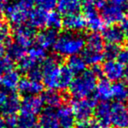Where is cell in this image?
<instances>
[{"mask_svg":"<svg viewBox=\"0 0 128 128\" xmlns=\"http://www.w3.org/2000/svg\"><path fill=\"white\" fill-rule=\"evenodd\" d=\"M127 86L122 82H116L112 84V98L117 100V102H121L126 99L127 96Z\"/></svg>","mask_w":128,"mask_h":128,"instance_id":"obj_30","label":"cell"},{"mask_svg":"<svg viewBox=\"0 0 128 128\" xmlns=\"http://www.w3.org/2000/svg\"><path fill=\"white\" fill-rule=\"evenodd\" d=\"M14 128H22V127H21V126H20L18 124V126H17L16 127H14Z\"/></svg>","mask_w":128,"mask_h":128,"instance_id":"obj_51","label":"cell"},{"mask_svg":"<svg viewBox=\"0 0 128 128\" xmlns=\"http://www.w3.org/2000/svg\"><path fill=\"white\" fill-rule=\"evenodd\" d=\"M102 37L104 41H105L107 44L117 46L122 44L126 39L120 27L117 26H109L106 28H104Z\"/></svg>","mask_w":128,"mask_h":128,"instance_id":"obj_17","label":"cell"},{"mask_svg":"<svg viewBox=\"0 0 128 128\" xmlns=\"http://www.w3.org/2000/svg\"><path fill=\"white\" fill-rule=\"evenodd\" d=\"M57 0H34V4L37 8L45 12H51L56 7Z\"/></svg>","mask_w":128,"mask_h":128,"instance_id":"obj_34","label":"cell"},{"mask_svg":"<svg viewBox=\"0 0 128 128\" xmlns=\"http://www.w3.org/2000/svg\"><path fill=\"white\" fill-rule=\"evenodd\" d=\"M18 124L22 128H32L36 124V117L20 114L18 117Z\"/></svg>","mask_w":128,"mask_h":128,"instance_id":"obj_35","label":"cell"},{"mask_svg":"<svg viewBox=\"0 0 128 128\" xmlns=\"http://www.w3.org/2000/svg\"><path fill=\"white\" fill-rule=\"evenodd\" d=\"M62 22L63 18L62 16L58 12H48L46 14V26L49 29L53 30H58L60 27H62Z\"/></svg>","mask_w":128,"mask_h":128,"instance_id":"obj_29","label":"cell"},{"mask_svg":"<svg viewBox=\"0 0 128 128\" xmlns=\"http://www.w3.org/2000/svg\"><path fill=\"white\" fill-rule=\"evenodd\" d=\"M39 62H37L36 60H32V58L26 55L24 58H22L20 62H18V70L22 73H28L29 71L34 68L35 67L38 66Z\"/></svg>","mask_w":128,"mask_h":128,"instance_id":"obj_31","label":"cell"},{"mask_svg":"<svg viewBox=\"0 0 128 128\" xmlns=\"http://www.w3.org/2000/svg\"><path fill=\"white\" fill-rule=\"evenodd\" d=\"M6 126L7 128H14L18 126V116H9L4 118Z\"/></svg>","mask_w":128,"mask_h":128,"instance_id":"obj_41","label":"cell"},{"mask_svg":"<svg viewBox=\"0 0 128 128\" xmlns=\"http://www.w3.org/2000/svg\"><path fill=\"white\" fill-rule=\"evenodd\" d=\"M18 90L21 95L24 96H38L44 90V84L40 81H34L26 77L21 78Z\"/></svg>","mask_w":128,"mask_h":128,"instance_id":"obj_11","label":"cell"},{"mask_svg":"<svg viewBox=\"0 0 128 128\" xmlns=\"http://www.w3.org/2000/svg\"><path fill=\"white\" fill-rule=\"evenodd\" d=\"M121 49L119 46L117 45H110L107 44L104 48V56L106 58L107 60H116L118 56L119 53H120Z\"/></svg>","mask_w":128,"mask_h":128,"instance_id":"obj_33","label":"cell"},{"mask_svg":"<svg viewBox=\"0 0 128 128\" xmlns=\"http://www.w3.org/2000/svg\"><path fill=\"white\" fill-rule=\"evenodd\" d=\"M95 98L101 102H108L112 98V84L106 79H101L98 81L95 89Z\"/></svg>","mask_w":128,"mask_h":128,"instance_id":"obj_23","label":"cell"},{"mask_svg":"<svg viewBox=\"0 0 128 128\" xmlns=\"http://www.w3.org/2000/svg\"><path fill=\"white\" fill-rule=\"evenodd\" d=\"M32 128H41V127L39 126V124H35V126H32Z\"/></svg>","mask_w":128,"mask_h":128,"instance_id":"obj_50","label":"cell"},{"mask_svg":"<svg viewBox=\"0 0 128 128\" xmlns=\"http://www.w3.org/2000/svg\"><path fill=\"white\" fill-rule=\"evenodd\" d=\"M74 76L75 74L66 65H60L56 77V84H55L56 90H64L68 89L75 77Z\"/></svg>","mask_w":128,"mask_h":128,"instance_id":"obj_20","label":"cell"},{"mask_svg":"<svg viewBox=\"0 0 128 128\" xmlns=\"http://www.w3.org/2000/svg\"><path fill=\"white\" fill-rule=\"evenodd\" d=\"M67 67L73 72L74 74H79L82 73L84 71L86 70V64L85 60H84L82 56L80 55H74V56H70L68 58L67 60Z\"/></svg>","mask_w":128,"mask_h":128,"instance_id":"obj_27","label":"cell"},{"mask_svg":"<svg viewBox=\"0 0 128 128\" xmlns=\"http://www.w3.org/2000/svg\"><path fill=\"white\" fill-rule=\"evenodd\" d=\"M28 56L37 62H41L46 57V52L42 48L35 45L34 46H31L30 49L28 50Z\"/></svg>","mask_w":128,"mask_h":128,"instance_id":"obj_32","label":"cell"},{"mask_svg":"<svg viewBox=\"0 0 128 128\" xmlns=\"http://www.w3.org/2000/svg\"><path fill=\"white\" fill-rule=\"evenodd\" d=\"M82 53V57L85 60L86 64L87 65H90V66H98L104 60V59L103 52L92 51V50L85 48Z\"/></svg>","mask_w":128,"mask_h":128,"instance_id":"obj_28","label":"cell"},{"mask_svg":"<svg viewBox=\"0 0 128 128\" xmlns=\"http://www.w3.org/2000/svg\"><path fill=\"white\" fill-rule=\"evenodd\" d=\"M126 50H127V51H128V45H127V49H126Z\"/></svg>","mask_w":128,"mask_h":128,"instance_id":"obj_53","label":"cell"},{"mask_svg":"<svg viewBox=\"0 0 128 128\" xmlns=\"http://www.w3.org/2000/svg\"><path fill=\"white\" fill-rule=\"evenodd\" d=\"M104 41L102 35L98 32H91L86 37L85 46L87 49L96 52H103L104 48Z\"/></svg>","mask_w":128,"mask_h":128,"instance_id":"obj_26","label":"cell"},{"mask_svg":"<svg viewBox=\"0 0 128 128\" xmlns=\"http://www.w3.org/2000/svg\"><path fill=\"white\" fill-rule=\"evenodd\" d=\"M27 76H28V78L32 79V80L34 81H40L42 80L43 76H42V72H41V70L40 68V65H38L37 67H35L34 68H32L31 71H29L27 73Z\"/></svg>","mask_w":128,"mask_h":128,"instance_id":"obj_39","label":"cell"},{"mask_svg":"<svg viewBox=\"0 0 128 128\" xmlns=\"http://www.w3.org/2000/svg\"><path fill=\"white\" fill-rule=\"evenodd\" d=\"M4 43L1 42L0 41V56H2V55H4V52H6V46H4Z\"/></svg>","mask_w":128,"mask_h":128,"instance_id":"obj_46","label":"cell"},{"mask_svg":"<svg viewBox=\"0 0 128 128\" xmlns=\"http://www.w3.org/2000/svg\"><path fill=\"white\" fill-rule=\"evenodd\" d=\"M8 96H9V94H8L7 91L3 89V88H0V110H1L3 105L6 103Z\"/></svg>","mask_w":128,"mask_h":128,"instance_id":"obj_45","label":"cell"},{"mask_svg":"<svg viewBox=\"0 0 128 128\" xmlns=\"http://www.w3.org/2000/svg\"><path fill=\"white\" fill-rule=\"evenodd\" d=\"M10 30L7 24L4 22V18L0 17V41L3 43H7L9 40Z\"/></svg>","mask_w":128,"mask_h":128,"instance_id":"obj_37","label":"cell"},{"mask_svg":"<svg viewBox=\"0 0 128 128\" xmlns=\"http://www.w3.org/2000/svg\"><path fill=\"white\" fill-rule=\"evenodd\" d=\"M110 126L112 128H128V108L121 102L110 104Z\"/></svg>","mask_w":128,"mask_h":128,"instance_id":"obj_6","label":"cell"},{"mask_svg":"<svg viewBox=\"0 0 128 128\" xmlns=\"http://www.w3.org/2000/svg\"><path fill=\"white\" fill-rule=\"evenodd\" d=\"M96 120L104 128L110 126V104L108 102H100L96 105L94 110Z\"/></svg>","mask_w":128,"mask_h":128,"instance_id":"obj_18","label":"cell"},{"mask_svg":"<svg viewBox=\"0 0 128 128\" xmlns=\"http://www.w3.org/2000/svg\"><path fill=\"white\" fill-rule=\"evenodd\" d=\"M124 67L117 60H107L101 68V74L110 82H120L124 78Z\"/></svg>","mask_w":128,"mask_h":128,"instance_id":"obj_7","label":"cell"},{"mask_svg":"<svg viewBox=\"0 0 128 128\" xmlns=\"http://www.w3.org/2000/svg\"><path fill=\"white\" fill-rule=\"evenodd\" d=\"M126 12L124 9L112 4H106L101 9V17L104 24L110 26H115L126 18Z\"/></svg>","mask_w":128,"mask_h":128,"instance_id":"obj_9","label":"cell"},{"mask_svg":"<svg viewBox=\"0 0 128 128\" xmlns=\"http://www.w3.org/2000/svg\"><path fill=\"white\" fill-rule=\"evenodd\" d=\"M96 105V100L88 98L75 99L71 103L70 106L76 120H77L78 122H84L90 119V118L94 114Z\"/></svg>","mask_w":128,"mask_h":128,"instance_id":"obj_4","label":"cell"},{"mask_svg":"<svg viewBox=\"0 0 128 128\" xmlns=\"http://www.w3.org/2000/svg\"><path fill=\"white\" fill-rule=\"evenodd\" d=\"M20 80V73L18 70L12 68L0 77V84L6 91H14L15 90H18Z\"/></svg>","mask_w":128,"mask_h":128,"instance_id":"obj_16","label":"cell"},{"mask_svg":"<svg viewBox=\"0 0 128 128\" xmlns=\"http://www.w3.org/2000/svg\"><path fill=\"white\" fill-rule=\"evenodd\" d=\"M9 3H11V0H0V8H2L3 6H6Z\"/></svg>","mask_w":128,"mask_h":128,"instance_id":"obj_48","label":"cell"},{"mask_svg":"<svg viewBox=\"0 0 128 128\" xmlns=\"http://www.w3.org/2000/svg\"><path fill=\"white\" fill-rule=\"evenodd\" d=\"M44 104L50 109H56L60 107L64 103V96L60 92L55 90H48L43 93L41 96Z\"/></svg>","mask_w":128,"mask_h":128,"instance_id":"obj_22","label":"cell"},{"mask_svg":"<svg viewBox=\"0 0 128 128\" xmlns=\"http://www.w3.org/2000/svg\"><path fill=\"white\" fill-rule=\"evenodd\" d=\"M82 7V0H57L56 8L58 12L63 16L76 14Z\"/></svg>","mask_w":128,"mask_h":128,"instance_id":"obj_15","label":"cell"},{"mask_svg":"<svg viewBox=\"0 0 128 128\" xmlns=\"http://www.w3.org/2000/svg\"><path fill=\"white\" fill-rule=\"evenodd\" d=\"M84 18L86 21V27L91 32H98L104 30V22L101 15L96 12V9L90 6H84Z\"/></svg>","mask_w":128,"mask_h":128,"instance_id":"obj_10","label":"cell"},{"mask_svg":"<svg viewBox=\"0 0 128 128\" xmlns=\"http://www.w3.org/2000/svg\"><path fill=\"white\" fill-rule=\"evenodd\" d=\"M82 6H90L95 9H102L106 4L107 0H82Z\"/></svg>","mask_w":128,"mask_h":128,"instance_id":"obj_38","label":"cell"},{"mask_svg":"<svg viewBox=\"0 0 128 128\" xmlns=\"http://www.w3.org/2000/svg\"><path fill=\"white\" fill-rule=\"evenodd\" d=\"M58 36V32L56 30L48 28L46 30L40 31L39 34H36L34 41L37 46L46 50L48 48H54Z\"/></svg>","mask_w":128,"mask_h":128,"instance_id":"obj_13","label":"cell"},{"mask_svg":"<svg viewBox=\"0 0 128 128\" xmlns=\"http://www.w3.org/2000/svg\"><path fill=\"white\" fill-rule=\"evenodd\" d=\"M0 128H6L4 118L1 115H0Z\"/></svg>","mask_w":128,"mask_h":128,"instance_id":"obj_47","label":"cell"},{"mask_svg":"<svg viewBox=\"0 0 128 128\" xmlns=\"http://www.w3.org/2000/svg\"><path fill=\"white\" fill-rule=\"evenodd\" d=\"M44 103L39 96H24L21 100V106H20V114L26 116L36 117L38 114H40L43 110Z\"/></svg>","mask_w":128,"mask_h":128,"instance_id":"obj_8","label":"cell"},{"mask_svg":"<svg viewBox=\"0 0 128 128\" xmlns=\"http://www.w3.org/2000/svg\"><path fill=\"white\" fill-rule=\"evenodd\" d=\"M118 62H119L124 67L128 68V51L127 50H121L118 56Z\"/></svg>","mask_w":128,"mask_h":128,"instance_id":"obj_42","label":"cell"},{"mask_svg":"<svg viewBox=\"0 0 128 128\" xmlns=\"http://www.w3.org/2000/svg\"><path fill=\"white\" fill-rule=\"evenodd\" d=\"M99 73H101V68L96 66L93 70H86L77 75L68 88L70 94L76 99L88 98L95 91Z\"/></svg>","mask_w":128,"mask_h":128,"instance_id":"obj_1","label":"cell"},{"mask_svg":"<svg viewBox=\"0 0 128 128\" xmlns=\"http://www.w3.org/2000/svg\"><path fill=\"white\" fill-rule=\"evenodd\" d=\"M56 114L60 128H74L76 124V118L70 105L63 104L58 108Z\"/></svg>","mask_w":128,"mask_h":128,"instance_id":"obj_14","label":"cell"},{"mask_svg":"<svg viewBox=\"0 0 128 128\" xmlns=\"http://www.w3.org/2000/svg\"><path fill=\"white\" fill-rule=\"evenodd\" d=\"M48 12H45L40 8L32 9L29 13V25L35 29H42L46 26V20Z\"/></svg>","mask_w":128,"mask_h":128,"instance_id":"obj_24","label":"cell"},{"mask_svg":"<svg viewBox=\"0 0 128 128\" xmlns=\"http://www.w3.org/2000/svg\"><path fill=\"white\" fill-rule=\"evenodd\" d=\"M36 31L35 28L31 26L29 24H23L21 26L14 27L13 38L14 41L25 48L32 46L35 40Z\"/></svg>","mask_w":128,"mask_h":128,"instance_id":"obj_5","label":"cell"},{"mask_svg":"<svg viewBox=\"0 0 128 128\" xmlns=\"http://www.w3.org/2000/svg\"><path fill=\"white\" fill-rule=\"evenodd\" d=\"M85 48V39L84 36L75 32H64L58 36L54 46V51L58 56L70 57L78 55Z\"/></svg>","mask_w":128,"mask_h":128,"instance_id":"obj_2","label":"cell"},{"mask_svg":"<svg viewBox=\"0 0 128 128\" xmlns=\"http://www.w3.org/2000/svg\"><path fill=\"white\" fill-rule=\"evenodd\" d=\"M6 52L7 56L12 62H20L26 55V48L21 46L15 41H8L6 44Z\"/></svg>","mask_w":128,"mask_h":128,"instance_id":"obj_25","label":"cell"},{"mask_svg":"<svg viewBox=\"0 0 128 128\" xmlns=\"http://www.w3.org/2000/svg\"><path fill=\"white\" fill-rule=\"evenodd\" d=\"M13 68V62L6 55L0 56V77L4 73Z\"/></svg>","mask_w":128,"mask_h":128,"instance_id":"obj_36","label":"cell"},{"mask_svg":"<svg viewBox=\"0 0 128 128\" xmlns=\"http://www.w3.org/2000/svg\"><path fill=\"white\" fill-rule=\"evenodd\" d=\"M124 77L126 78V80L127 81V82H128V68H126V70H124Z\"/></svg>","mask_w":128,"mask_h":128,"instance_id":"obj_49","label":"cell"},{"mask_svg":"<svg viewBox=\"0 0 128 128\" xmlns=\"http://www.w3.org/2000/svg\"><path fill=\"white\" fill-rule=\"evenodd\" d=\"M39 126L41 128H60L56 112L50 108L43 110L40 114Z\"/></svg>","mask_w":128,"mask_h":128,"instance_id":"obj_21","label":"cell"},{"mask_svg":"<svg viewBox=\"0 0 128 128\" xmlns=\"http://www.w3.org/2000/svg\"><path fill=\"white\" fill-rule=\"evenodd\" d=\"M62 26L68 32L78 34L86 28L85 18L82 15L79 14V13L66 16L63 18Z\"/></svg>","mask_w":128,"mask_h":128,"instance_id":"obj_12","label":"cell"},{"mask_svg":"<svg viewBox=\"0 0 128 128\" xmlns=\"http://www.w3.org/2000/svg\"><path fill=\"white\" fill-rule=\"evenodd\" d=\"M126 99H127V101H128V90H127V96H126Z\"/></svg>","mask_w":128,"mask_h":128,"instance_id":"obj_52","label":"cell"},{"mask_svg":"<svg viewBox=\"0 0 128 128\" xmlns=\"http://www.w3.org/2000/svg\"><path fill=\"white\" fill-rule=\"evenodd\" d=\"M76 128H104V127L96 119H94V120L90 119V120L84 121V122H79Z\"/></svg>","mask_w":128,"mask_h":128,"instance_id":"obj_40","label":"cell"},{"mask_svg":"<svg viewBox=\"0 0 128 128\" xmlns=\"http://www.w3.org/2000/svg\"><path fill=\"white\" fill-rule=\"evenodd\" d=\"M110 4L118 6L126 12L128 11V0H110Z\"/></svg>","mask_w":128,"mask_h":128,"instance_id":"obj_43","label":"cell"},{"mask_svg":"<svg viewBox=\"0 0 128 128\" xmlns=\"http://www.w3.org/2000/svg\"><path fill=\"white\" fill-rule=\"evenodd\" d=\"M20 106H21V98L18 95L12 93L8 96L6 103L0 110L4 118L9 116H16L18 112H20Z\"/></svg>","mask_w":128,"mask_h":128,"instance_id":"obj_19","label":"cell"},{"mask_svg":"<svg viewBox=\"0 0 128 128\" xmlns=\"http://www.w3.org/2000/svg\"><path fill=\"white\" fill-rule=\"evenodd\" d=\"M120 29L124 34V38L128 39V16L126 17L122 21L120 22Z\"/></svg>","mask_w":128,"mask_h":128,"instance_id":"obj_44","label":"cell"},{"mask_svg":"<svg viewBox=\"0 0 128 128\" xmlns=\"http://www.w3.org/2000/svg\"><path fill=\"white\" fill-rule=\"evenodd\" d=\"M31 10L32 7L26 4L23 0L9 3L1 8L7 21L14 27L26 24L28 20Z\"/></svg>","mask_w":128,"mask_h":128,"instance_id":"obj_3","label":"cell"}]
</instances>
